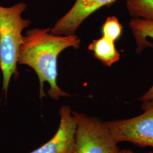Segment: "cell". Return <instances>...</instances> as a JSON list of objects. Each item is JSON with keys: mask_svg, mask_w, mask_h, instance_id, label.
Listing matches in <instances>:
<instances>
[{"mask_svg": "<svg viewBox=\"0 0 153 153\" xmlns=\"http://www.w3.org/2000/svg\"><path fill=\"white\" fill-rule=\"evenodd\" d=\"M50 30V28L28 30L19 48L18 63L29 66L36 72L40 84V99L46 96L44 85L47 82L50 85L48 95L51 98L59 100L61 97H69L70 94L62 91L57 83L58 56L66 48H79L81 39L75 35H55L49 33Z\"/></svg>", "mask_w": 153, "mask_h": 153, "instance_id": "obj_1", "label": "cell"}, {"mask_svg": "<svg viewBox=\"0 0 153 153\" xmlns=\"http://www.w3.org/2000/svg\"><path fill=\"white\" fill-rule=\"evenodd\" d=\"M27 5L19 2L11 7L0 6V68L2 74V89L6 97L11 77L17 78L19 48L23 36V30L30 24V19L22 17Z\"/></svg>", "mask_w": 153, "mask_h": 153, "instance_id": "obj_2", "label": "cell"}, {"mask_svg": "<svg viewBox=\"0 0 153 153\" xmlns=\"http://www.w3.org/2000/svg\"><path fill=\"white\" fill-rule=\"evenodd\" d=\"M76 129L74 153H119L120 149L104 121L72 111Z\"/></svg>", "mask_w": 153, "mask_h": 153, "instance_id": "obj_3", "label": "cell"}, {"mask_svg": "<svg viewBox=\"0 0 153 153\" xmlns=\"http://www.w3.org/2000/svg\"><path fill=\"white\" fill-rule=\"evenodd\" d=\"M143 112L136 117L104 121L116 142L153 148V98L142 101Z\"/></svg>", "mask_w": 153, "mask_h": 153, "instance_id": "obj_4", "label": "cell"}, {"mask_svg": "<svg viewBox=\"0 0 153 153\" xmlns=\"http://www.w3.org/2000/svg\"><path fill=\"white\" fill-rule=\"evenodd\" d=\"M117 0H76L65 15L55 24L50 32L55 35H74L76 30L87 18L104 6H108Z\"/></svg>", "mask_w": 153, "mask_h": 153, "instance_id": "obj_5", "label": "cell"}, {"mask_svg": "<svg viewBox=\"0 0 153 153\" xmlns=\"http://www.w3.org/2000/svg\"><path fill=\"white\" fill-rule=\"evenodd\" d=\"M60 122L59 129L48 142L29 153H74L76 121L69 105L60 109Z\"/></svg>", "mask_w": 153, "mask_h": 153, "instance_id": "obj_6", "label": "cell"}, {"mask_svg": "<svg viewBox=\"0 0 153 153\" xmlns=\"http://www.w3.org/2000/svg\"><path fill=\"white\" fill-rule=\"evenodd\" d=\"M94 57L105 66H111L120 60V55L116 48L115 42L102 36L94 40L88 47Z\"/></svg>", "mask_w": 153, "mask_h": 153, "instance_id": "obj_7", "label": "cell"}, {"mask_svg": "<svg viewBox=\"0 0 153 153\" xmlns=\"http://www.w3.org/2000/svg\"><path fill=\"white\" fill-rule=\"evenodd\" d=\"M129 25L137 45V52L141 53L150 46L147 38L153 39V21L132 18ZM150 88H153V85Z\"/></svg>", "mask_w": 153, "mask_h": 153, "instance_id": "obj_8", "label": "cell"}, {"mask_svg": "<svg viewBox=\"0 0 153 153\" xmlns=\"http://www.w3.org/2000/svg\"><path fill=\"white\" fill-rule=\"evenodd\" d=\"M126 6L132 18L153 21V0H127Z\"/></svg>", "mask_w": 153, "mask_h": 153, "instance_id": "obj_9", "label": "cell"}, {"mask_svg": "<svg viewBox=\"0 0 153 153\" xmlns=\"http://www.w3.org/2000/svg\"><path fill=\"white\" fill-rule=\"evenodd\" d=\"M123 27L115 16L107 17L102 27L103 36L115 42L120 37Z\"/></svg>", "mask_w": 153, "mask_h": 153, "instance_id": "obj_10", "label": "cell"}, {"mask_svg": "<svg viewBox=\"0 0 153 153\" xmlns=\"http://www.w3.org/2000/svg\"><path fill=\"white\" fill-rule=\"evenodd\" d=\"M152 98H153V88H150L146 93L143 94V95L140 99V100L143 101Z\"/></svg>", "mask_w": 153, "mask_h": 153, "instance_id": "obj_11", "label": "cell"}, {"mask_svg": "<svg viewBox=\"0 0 153 153\" xmlns=\"http://www.w3.org/2000/svg\"><path fill=\"white\" fill-rule=\"evenodd\" d=\"M119 153H136L134 152H133L131 150H129V149H122L120 150ZM150 153H153V152H151Z\"/></svg>", "mask_w": 153, "mask_h": 153, "instance_id": "obj_12", "label": "cell"}]
</instances>
